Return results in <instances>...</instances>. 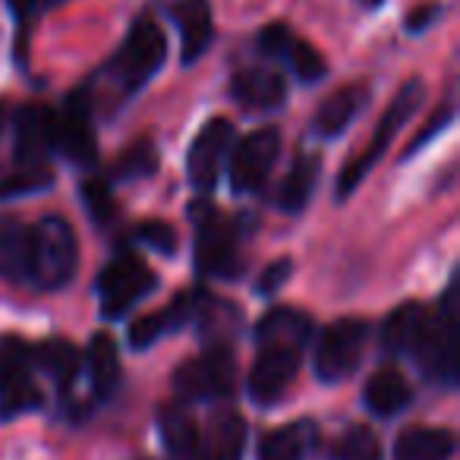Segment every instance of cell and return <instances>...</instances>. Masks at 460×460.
I'll return each instance as SVG.
<instances>
[{
	"mask_svg": "<svg viewBox=\"0 0 460 460\" xmlns=\"http://www.w3.org/2000/svg\"><path fill=\"white\" fill-rule=\"evenodd\" d=\"M202 303H205L202 290H186V294L173 296L171 306H164L161 313L142 315V319H136L133 325H129V344H133L136 350H146L155 341L167 338V334H173V332H183L186 325H196Z\"/></svg>",
	"mask_w": 460,
	"mask_h": 460,
	"instance_id": "obj_16",
	"label": "cell"
},
{
	"mask_svg": "<svg viewBox=\"0 0 460 460\" xmlns=\"http://www.w3.org/2000/svg\"><path fill=\"white\" fill-rule=\"evenodd\" d=\"M366 341H369V325L363 319H338L322 332L319 344H315V376L322 382H344L357 372L363 363Z\"/></svg>",
	"mask_w": 460,
	"mask_h": 460,
	"instance_id": "obj_9",
	"label": "cell"
},
{
	"mask_svg": "<svg viewBox=\"0 0 460 460\" xmlns=\"http://www.w3.org/2000/svg\"><path fill=\"white\" fill-rule=\"evenodd\" d=\"M79 196H83L85 211H89L92 221H95L98 227H111V224H114L117 205H114V199H111V190L104 180H85Z\"/></svg>",
	"mask_w": 460,
	"mask_h": 460,
	"instance_id": "obj_32",
	"label": "cell"
},
{
	"mask_svg": "<svg viewBox=\"0 0 460 460\" xmlns=\"http://www.w3.org/2000/svg\"><path fill=\"white\" fill-rule=\"evenodd\" d=\"M230 95L250 111H278L288 98V83L278 70L252 66V70H240L230 79Z\"/></svg>",
	"mask_w": 460,
	"mask_h": 460,
	"instance_id": "obj_19",
	"label": "cell"
},
{
	"mask_svg": "<svg viewBox=\"0 0 460 460\" xmlns=\"http://www.w3.org/2000/svg\"><path fill=\"white\" fill-rule=\"evenodd\" d=\"M196 221V269L205 278H240L243 275V250L240 230L224 211L211 202H199L192 208Z\"/></svg>",
	"mask_w": 460,
	"mask_h": 460,
	"instance_id": "obj_5",
	"label": "cell"
},
{
	"mask_svg": "<svg viewBox=\"0 0 460 460\" xmlns=\"http://www.w3.org/2000/svg\"><path fill=\"white\" fill-rule=\"evenodd\" d=\"M158 426H161V438H164L167 451L177 460H199V426L186 407L171 403L158 413Z\"/></svg>",
	"mask_w": 460,
	"mask_h": 460,
	"instance_id": "obj_27",
	"label": "cell"
},
{
	"mask_svg": "<svg viewBox=\"0 0 460 460\" xmlns=\"http://www.w3.org/2000/svg\"><path fill=\"white\" fill-rule=\"evenodd\" d=\"M313 334V322L300 309L278 306L259 322L256 341L259 353L250 369V397L262 407L281 401L284 391L294 385L300 357Z\"/></svg>",
	"mask_w": 460,
	"mask_h": 460,
	"instance_id": "obj_1",
	"label": "cell"
},
{
	"mask_svg": "<svg viewBox=\"0 0 460 460\" xmlns=\"http://www.w3.org/2000/svg\"><path fill=\"white\" fill-rule=\"evenodd\" d=\"M315 441V426L306 420L281 426L275 432L265 435L262 447H259V460H303Z\"/></svg>",
	"mask_w": 460,
	"mask_h": 460,
	"instance_id": "obj_29",
	"label": "cell"
},
{
	"mask_svg": "<svg viewBox=\"0 0 460 460\" xmlns=\"http://www.w3.org/2000/svg\"><path fill=\"white\" fill-rule=\"evenodd\" d=\"M13 10L20 20H26V16L35 13V0H13Z\"/></svg>",
	"mask_w": 460,
	"mask_h": 460,
	"instance_id": "obj_35",
	"label": "cell"
},
{
	"mask_svg": "<svg viewBox=\"0 0 460 460\" xmlns=\"http://www.w3.org/2000/svg\"><path fill=\"white\" fill-rule=\"evenodd\" d=\"M158 171V152L148 139H139L114 161L111 180H146Z\"/></svg>",
	"mask_w": 460,
	"mask_h": 460,
	"instance_id": "obj_30",
	"label": "cell"
},
{
	"mask_svg": "<svg viewBox=\"0 0 460 460\" xmlns=\"http://www.w3.org/2000/svg\"><path fill=\"white\" fill-rule=\"evenodd\" d=\"M290 269H294V265H290V259H281V262L269 265V269H265V275H259L256 294H262V296L278 294V288H281V284L288 281Z\"/></svg>",
	"mask_w": 460,
	"mask_h": 460,
	"instance_id": "obj_34",
	"label": "cell"
},
{
	"mask_svg": "<svg viewBox=\"0 0 460 460\" xmlns=\"http://www.w3.org/2000/svg\"><path fill=\"white\" fill-rule=\"evenodd\" d=\"M363 98H366V92L359 89V85H344V89H338L334 95H328L313 117V136H319V139H338L353 123V117L359 114Z\"/></svg>",
	"mask_w": 460,
	"mask_h": 460,
	"instance_id": "obj_20",
	"label": "cell"
},
{
	"mask_svg": "<svg viewBox=\"0 0 460 460\" xmlns=\"http://www.w3.org/2000/svg\"><path fill=\"white\" fill-rule=\"evenodd\" d=\"M454 447H457V441H454L451 429L413 426L397 435L394 460H451Z\"/></svg>",
	"mask_w": 460,
	"mask_h": 460,
	"instance_id": "obj_21",
	"label": "cell"
},
{
	"mask_svg": "<svg viewBox=\"0 0 460 460\" xmlns=\"http://www.w3.org/2000/svg\"><path fill=\"white\" fill-rule=\"evenodd\" d=\"M171 20L177 22L180 41H183V48H180L183 64H196L215 39L211 4L208 0H177L171 7Z\"/></svg>",
	"mask_w": 460,
	"mask_h": 460,
	"instance_id": "obj_18",
	"label": "cell"
},
{
	"mask_svg": "<svg viewBox=\"0 0 460 460\" xmlns=\"http://www.w3.org/2000/svg\"><path fill=\"white\" fill-rule=\"evenodd\" d=\"M237 385V357L227 344H208L199 357L186 359L173 372V391L180 401H224Z\"/></svg>",
	"mask_w": 460,
	"mask_h": 460,
	"instance_id": "obj_7",
	"label": "cell"
},
{
	"mask_svg": "<svg viewBox=\"0 0 460 460\" xmlns=\"http://www.w3.org/2000/svg\"><path fill=\"white\" fill-rule=\"evenodd\" d=\"M410 357H416L429 382L445 385V388L457 382V303H454V290H447L438 309L429 313Z\"/></svg>",
	"mask_w": 460,
	"mask_h": 460,
	"instance_id": "obj_6",
	"label": "cell"
},
{
	"mask_svg": "<svg viewBox=\"0 0 460 460\" xmlns=\"http://www.w3.org/2000/svg\"><path fill=\"white\" fill-rule=\"evenodd\" d=\"M281 152L278 129H256L246 139H240L230 155V190L234 192H259L269 180L271 167Z\"/></svg>",
	"mask_w": 460,
	"mask_h": 460,
	"instance_id": "obj_13",
	"label": "cell"
},
{
	"mask_svg": "<svg viewBox=\"0 0 460 460\" xmlns=\"http://www.w3.org/2000/svg\"><path fill=\"white\" fill-rule=\"evenodd\" d=\"M259 51L271 60L288 64V70L294 73L300 83H319L328 73L325 58L315 51L313 45H306L303 39H296L284 22H271L259 32Z\"/></svg>",
	"mask_w": 460,
	"mask_h": 460,
	"instance_id": "obj_15",
	"label": "cell"
},
{
	"mask_svg": "<svg viewBox=\"0 0 460 460\" xmlns=\"http://www.w3.org/2000/svg\"><path fill=\"white\" fill-rule=\"evenodd\" d=\"M32 366L48 376L60 391H66L73 382H76L79 369H83V353L70 344V341H45V344L32 347Z\"/></svg>",
	"mask_w": 460,
	"mask_h": 460,
	"instance_id": "obj_23",
	"label": "cell"
},
{
	"mask_svg": "<svg viewBox=\"0 0 460 460\" xmlns=\"http://www.w3.org/2000/svg\"><path fill=\"white\" fill-rule=\"evenodd\" d=\"M0 133H4V104H0Z\"/></svg>",
	"mask_w": 460,
	"mask_h": 460,
	"instance_id": "obj_38",
	"label": "cell"
},
{
	"mask_svg": "<svg viewBox=\"0 0 460 460\" xmlns=\"http://www.w3.org/2000/svg\"><path fill=\"white\" fill-rule=\"evenodd\" d=\"M54 152L79 167L95 161L98 142L92 123V98L85 89L66 98L60 111H54Z\"/></svg>",
	"mask_w": 460,
	"mask_h": 460,
	"instance_id": "obj_12",
	"label": "cell"
},
{
	"mask_svg": "<svg viewBox=\"0 0 460 460\" xmlns=\"http://www.w3.org/2000/svg\"><path fill=\"white\" fill-rule=\"evenodd\" d=\"M359 4H363V7H369V10H376V7H382L385 0H359Z\"/></svg>",
	"mask_w": 460,
	"mask_h": 460,
	"instance_id": "obj_36",
	"label": "cell"
},
{
	"mask_svg": "<svg viewBox=\"0 0 460 460\" xmlns=\"http://www.w3.org/2000/svg\"><path fill=\"white\" fill-rule=\"evenodd\" d=\"M246 447V422L237 410L221 407L199 432V460H240Z\"/></svg>",
	"mask_w": 460,
	"mask_h": 460,
	"instance_id": "obj_17",
	"label": "cell"
},
{
	"mask_svg": "<svg viewBox=\"0 0 460 460\" xmlns=\"http://www.w3.org/2000/svg\"><path fill=\"white\" fill-rule=\"evenodd\" d=\"M426 319H429V309L420 306V303H403V306H397L382 325L385 350L394 353V357H410L422 325H426Z\"/></svg>",
	"mask_w": 460,
	"mask_h": 460,
	"instance_id": "obj_26",
	"label": "cell"
},
{
	"mask_svg": "<svg viewBox=\"0 0 460 460\" xmlns=\"http://www.w3.org/2000/svg\"><path fill=\"white\" fill-rule=\"evenodd\" d=\"M363 401L376 416H397L410 401H413V391H410L407 378H403L394 366H385V369H378L369 376L366 391H363Z\"/></svg>",
	"mask_w": 460,
	"mask_h": 460,
	"instance_id": "obj_22",
	"label": "cell"
},
{
	"mask_svg": "<svg viewBox=\"0 0 460 460\" xmlns=\"http://www.w3.org/2000/svg\"><path fill=\"white\" fill-rule=\"evenodd\" d=\"M230 152H234V123L224 120V117H215V120H208L199 129V136L190 146V155H186L190 183L199 192H208L217 183V173H221Z\"/></svg>",
	"mask_w": 460,
	"mask_h": 460,
	"instance_id": "obj_14",
	"label": "cell"
},
{
	"mask_svg": "<svg viewBox=\"0 0 460 460\" xmlns=\"http://www.w3.org/2000/svg\"><path fill=\"white\" fill-rule=\"evenodd\" d=\"M39 403L41 394L35 388L32 347L16 334H4L0 338V413L16 416Z\"/></svg>",
	"mask_w": 460,
	"mask_h": 460,
	"instance_id": "obj_10",
	"label": "cell"
},
{
	"mask_svg": "<svg viewBox=\"0 0 460 460\" xmlns=\"http://www.w3.org/2000/svg\"><path fill=\"white\" fill-rule=\"evenodd\" d=\"M79 265L76 234L64 217H41L29 224V284L26 288L58 290L73 281Z\"/></svg>",
	"mask_w": 460,
	"mask_h": 460,
	"instance_id": "obj_3",
	"label": "cell"
},
{
	"mask_svg": "<svg viewBox=\"0 0 460 460\" xmlns=\"http://www.w3.org/2000/svg\"><path fill=\"white\" fill-rule=\"evenodd\" d=\"M54 155V111L45 104H22L13 114V158L22 173H51Z\"/></svg>",
	"mask_w": 460,
	"mask_h": 460,
	"instance_id": "obj_11",
	"label": "cell"
},
{
	"mask_svg": "<svg viewBox=\"0 0 460 460\" xmlns=\"http://www.w3.org/2000/svg\"><path fill=\"white\" fill-rule=\"evenodd\" d=\"M155 288H158V278L136 252H117L98 275L102 315L104 319H123Z\"/></svg>",
	"mask_w": 460,
	"mask_h": 460,
	"instance_id": "obj_8",
	"label": "cell"
},
{
	"mask_svg": "<svg viewBox=\"0 0 460 460\" xmlns=\"http://www.w3.org/2000/svg\"><path fill=\"white\" fill-rule=\"evenodd\" d=\"M422 98H426V85H422L420 79H410V83H403L401 89H397V95L391 98L388 111H385L382 120H378L376 136L369 139V146H366L363 152H359L357 158H353L350 164L341 171V177H338V199H341V202H344V199L350 196L359 183H363L366 173H369L372 167L382 161V155L391 148L394 136L401 133V129L410 123V117L420 111Z\"/></svg>",
	"mask_w": 460,
	"mask_h": 460,
	"instance_id": "obj_4",
	"label": "cell"
},
{
	"mask_svg": "<svg viewBox=\"0 0 460 460\" xmlns=\"http://www.w3.org/2000/svg\"><path fill=\"white\" fill-rule=\"evenodd\" d=\"M0 275L13 284H29V224L20 217L0 221Z\"/></svg>",
	"mask_w": 460,
	"mask_h": 460,
	"instance_id": "obj_25",
	"label": "cell"
},
{
	"mask_svg": "<svg viewBox=\"0 0 460 460\" xmlns=\"http://www.w3.org/2000/svg\"><path fill=\"white\" fill-rule=\"evenodd\" d=\"M51 4H60V0H35V10H39V7H51Z\"/></svg>",
	"mask_w": 460,
	"mask_h": 460,
	"instance_id": "obj_37",
	"label": "cell"
},
{
	"mask_svg": "<svg viewBox=\"0 0 460 460\" xmlns=\"http://www.w3.org/2000/svg\"><path fill=\"white\" fill-rule=\"evenodd\" d=\"M319 171H322L319 155H309V152L296 155L288 177H284L281 190H278V205H281L288 215H300L309 205L315 186H319Z\"/></svg>",
	"mask_w": 460,
	"mask_h": 460,
	"instance_id": "obj_24",
	"label": "cell"
},
{
	"mask_svg": "<svg viewBox=\"0 0 460 460\" xmlns=\"http://www.w3.org/2000/svg\"><path fill=\"white\" fill-rule=\"evenodd\" d=\"M136 237H139L142 243L152 246V250L164 252V256H171V252L177 250V234H173V227H171V224H164V221H146Z\"/></svg>",
	"mask_w": 460,
	"mask_h": 460,
	"instance_id": "obj_33",
	"label": "cell"
},
{
	"mask_svg": "<svg viewBox=\"0 0 460 460\" xmlns=\"http://www.w3.org/2000/svg\"><path fill=\"white\" fill-rule=\"evenodd\" d=\"M164 58L167 39L161 32V26L152 16H139L127 32V39H123V45L117 48V54L108 60V66L95 76V83L104 85L102 95H108V104H123L142 85L152 83V76L161 70Z\"/></svg>",
	"mask_w": 460,
	"mask_h": 460,
	"instance_id": "obj_2",
	"label": "cell"
},
{
	"mask_svg": "<svg viewBox=\"0 0 460 460\" xmlns=\"http://www.w3.org/2000/svg\"><path fill=\"white\" fill-rule=\"evenodd\" d=\"M332 460H382V445L376 432L366 426H353L332 445Z\"/></svg>",
	"mask_w": 460,
	"mask_h": 460,
	"instance_id": "obj_31",
	"label": "cell"
},
{
	"mask_svg": "<svg viewBox=\"0 0 460 460\" xmlns=\"http://www.w3.org/2000/svg\"><path fill=\"white\" fill-rule=\"evenodd\" d=\"M85 369H89V382L95 397H111L120 382V357H117V344L111 334H95L85 350Z\"/></svg>",
	"mask_w": 460,
	"mask_h": 460,
	"instance_id": "obj_28",
	"label": "cell"
}]
</instances>
